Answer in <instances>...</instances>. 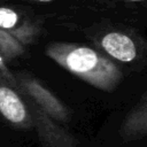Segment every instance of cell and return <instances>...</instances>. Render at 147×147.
<instances>
[{
	"label": "cell",
	"mask_w": 147,
	"mask_h": 147,
	"mask_svg": "<svg viewBox=\"0 0 147 147\" xmlns=\"http://www.w3.org/2000/svg\"><path fill=\"white\" fill-rule=\"evenodd\" d=\"M47 57L88 85L113 92L123 80V71L115 61L86 45L54 41L45 48Z\"/></svg>",
	"instance_id": "cell-1"
},
{
	"label": "cell",
	"mask_w": 147,
	"mask_h": 147,
	"mask_svg": "<svg viewBox=\"0 0 147 147\" xmlns=\"http://www.w3.org/2000/svg\"><path fill=\"white\" fill-rule=\"evenodd\" d=\"M13 72L18 90L28 100L57 123L64 124L70 122L71 110L40 79L25 70Z\"/></svg>",
	"instance_id": "cell-2"
},
{
	"label": "cell",
	"mask_w": 147,
	"mask_h": 147,
	"mask_svg": "<svg viewBox=\"0 0 147 147\" xmlns=\"http://www.w3.org/2000/svg\"><path fill=\"white\" fill-rule=\"evenodd\" d=\"M0 117L16 130L33 129V119L28 102L16 82L0 72Z\"/></svg>",
	"instance_id": "cell-3"
},
{
	"label": "cell",
	"mask_w": 147,
	"mask_h": 147,
	"mask_svg": "<svg viewBox=\"0 0 147 147\" xmlns=\"http://www.w3.org/2000/svg\"><path fill=\"white\" fill-rule=\"evenodd\" d=\"M0 31L6 32L23 46L37 41L42 31V21L15 8L0 6Z\"/></svg>",
	"instance_id": "cell-4"
},
{
	"label": "cell",
	"mask_w": 147,
	"mask_h": 147,
	"mask_svg": "<svg viewBox=\"0 0 147 147\" xmlns=\"http://www.w3.org/2000/svg\"><path fill=\"white\" fill-rule=\"evenodd\" d=\"M25 100L30 108L33 119V129L36 130L41 147H78L79 140L74 133L47 116L30 100L26 98Z\"/></svg>",
	"instance_id": "cell-5"
},
{
	"label": "cell",
	"mask_w": 147,
	"mask_h": 147,
	"mask_svg": "<svg viewBox=\"0 0 147 147\" xmlns=\"http://www.w3.org/2000/svg\"><path fill=\"white\" fill-rule=\"evenodd\" d=\"M95 41L113 61L131 63L139 54L136 39L122 30L110 29L98 36Z\"/></svg>",
	"instance_id": "cell-6"
},
{
	"label": "cell",
	"mask_w": 147,
	"mask_h": 147,
	"mask_svg": "<svg viewBox=\"0 0 147 147\" xmlns=\"http://www.w3.org/2000/svg\"><path fill=\"white\" fill-rule=\"evenodd\" d=\"M118 136L124 142H132L147 137V91L124 116Z\"/></svg>",
	"instance_id": "cell-7"
},
{
	"label": "cell",
	"mask_w": 147,
	"mask_h": 147,
	"mask_svg": "<svg viewBox=\"0 0 147 147\" xmlns=\"http://www.w3.org/2000/svg\"><path fill=\"white\" fill-rule=\"evenodd\" d=\"M25 51V46H23L6 32L0 31V72H2L8 79L16 82L14 72L8 68V64L14 60L23 56Z\"/></svg>",
	"instance_id": "cell-8"
},
{
	"label": "cell",
	"mask_w": 147,
	"mask_h": 147,
	"mask_svg": "<svg viewBox=\"0 0 147 147\" xmlns=\"http://www.w3.org/2000/svg\"><path fill=\"white\" fill-rule=\"evenodd\" d=\"M20 1H24V2H51V1H54V0H20Z\"/></svg>",
	"instance_id": "cell-9"
},
{
	"label": "cell",
	"mask_w": 147,
	"mask_h": 147,
	"mask_svg": "<svg viewBox=\"0 0 147 147\" xmlns=\"http://www.w3.org/2000/svg\"><path fill=\"white\" fill-rule=\"evenodd\" d=\"M123 1H133V2H136V1H144V0H123Z\"/></svg>",
	"instance_id": "cell-10"
}]
</instances>
